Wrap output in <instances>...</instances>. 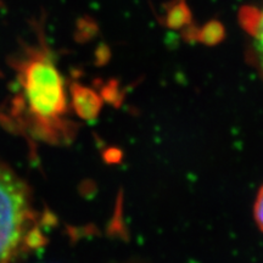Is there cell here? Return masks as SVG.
Listing matches in <instances>:
<instances>
[{
  "label": "cell",
  "instance_id": "cell-3",
  "mask_svg": "<svg viewBox=\"0 0 263 263\" xmlns=\"http://www.w3.org/2000/svg\"><path fill=\"white\" fill-rule=\"evenodd\" d=\"M248 29L254 43V54L258 67L263 71V6L262 9L255 10L251 17L246 20Z\"/></svg>",
  "mask_w": 263,
  "mask_h": 263
},
{
  "label": "cell",
  "instance_id": "cell-1",
  "mask_svg": "<svg viewBox=\"0 0 263 263\" xmlns=\"http://www.w3.org/2000/svg\"><path fill=\"white\" fill-rule=\"evenodd\" d=\"M15 91L0 108V121L11 129L51 140L65 136L67 95L64 78L44 45H29L10 60Z\"/></svg>",
  "mask_w": 263,
  "mask_h": 263
},
{
  "label": "cell",
  "instance_id": "cell-4",
  "mask_svg": "<svg viewBox=\"0 0 263 263\" xmlns=\"http://www.w3.org/2000/svg\"><path fill=\"white\" fill-rule=\"evenodd\" d=\"M254 216L255 221L257 223L258 228L263 232V185L259 189L257 194V197L255 200V206H254Z\"/></svg>",
  "mask_w": 263,
  "mask_h": 263
},
{
  "label": "cell",
  "instance_id": "cell-2",
  "mask_svg": "<svg viewBox=\"0 0 263 263\" xmlns=\"http://www.w3.org/2000/svg\"><path fill=\"white\" fill-rule=\"evenodd\" d=\"M43 241L31 190L0 160V263H15Z\"/></svg>",
  "mask_w": 263,
  "mask_h": 263
}]
</instances>
